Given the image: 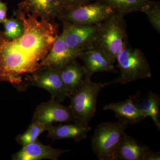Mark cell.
Listing matches in <instances>:
<instances>
[{"instance_id":"obj_1","label":"cell","mask_w":160,"mask_h":160,"mask_svg":"<svg viewBox=\"0 0 160 160\" xmlns=\"http://www.w3.org/2000/svg\"><path fill=\"white\" fill-rule=\"evenodd\" d=\"M14 16L23 23L22 34L9 39L0 31V82L12 84L23 91L28 76L41 69V63L58 36V25L40 19L18 9Z\"/></svg>"},{"instance_id":"obj_2","label":"cell","mask_w":160,"mask_h":160,"mask_svg":"<svg viewBox=\"0 0 160 160\" xmlns=\"http://www.w3.org/2000/svg\"><path fill=\"white\" fill-rule=\"evenodd\" d=\"M125 16L114 12L98 25L94 46L105 51L114 63L118 56L127 46L128 36Z\"/></svg>"},{"instance_id":"obj_3","label":"cell","mask_w":160,"mask_h":160,"mask_svg":"<svg viewBox=\"0 0 160 160\" xmlns=\"http://www.w3.org/2000/svg\"><path fill=\"white\" fill-rule=\"evenodd\" d=\"M106 87L104 83L92 82L91 78L86 77L79 89L69 96V105L75 123L84 126H89L96 110L99 93Z\"/></svg>"},{"instance_id":"obj_4","label":"cell","mask_w":160,"mask_h":160,"mask_svg":"<svg viewBox=\"0 0 160 160\" xmlns=\"http://www.w3.org/2000/svg\"><path fill=\"white\" fill-rule=\"evenodd\" d=\"M129 125L118 120L101 123L96 127L91 138V147L98 159L113 160L123 133Z\"/></svg>"},{"instance_id":"obj_5","label":"cell","mask_w":160,"mask_h":160,"mask_svg":"<svg viewBox=\"0 0 160 160\" xmlns=\"http://www.w3.org/2000/svg\"><path fill=\"white\" fill-rule=\"evenodd\" d=\"M116 61L120 69V75L113 81L104 83L105 86L118 83L124 85L151 77L148 61L139 49L127 46L118 56Z\"/></svg>"},{"instance_id":"obj_6","label":"cell","mask_w":160,"mask_h":160,"mask_svg":"<svg viewBox=\"0 0 160 160\" xmlns=\"http://www.w3.org/2000/svg\"><path fill=\"white\" fill-rule=\"evenodd\" d=\"M114 12L109 6L96 1L64 10L58 19L73 24L99 25Z\"/></svg>"},{"instance_id":"obj_7","label":"cell","mask_w":160,"mask_h":160,"mask_svg":"<svg viewBox=\"0 0 160 160\" xmlns=\"http://www.w3.org/2000/svg\"><path fill=\"white\" fill-rule=\"evenodd\" d=\"M29 86L45 89L49 92L52 98L61 102L69 96L58 69L41 68L37 72L28 76L23 84L24 90Z\"/></svg>"},{"instance_id":"obj_8","label":"cell","mask_w":160,"mask_h":160,"mask_svg":"<svg viewBox=\"0 0 160 160\" xmlns=\"http://www.w3.org/2000/svg\"><path fill=\"white\" fill-rule=\"evenodd\" d=\"M62 33L68 46L82 52L95 45L97 38L98 25H81L62 21Z\"/></svg>"},{"instance_id":"obj_9","label":"cell","mask_w":160,"mask_h":160,"mask_svg":"<svg viewBox=\"0 0 160 160\" xmlns=\"http://www.w3.org/2000/svg\"><path fill=\"white\" fill-rule=\"evenodd\" d=\"M32 122L52 125L54 123L75 122V119L69 106H64L59 100L51 98L37 106Z\"/></svg>"},{"instance_id":"obj_10","label":"cell","mask_w":160,"mask_h":160,"mask_svg":"<svg viewBox=\"0 0 160 160\" xmlns=\"http://www.w3.org/2000/svg\"><path fill=\"white\" fill-rule=\"evenodd\" d=\"M82 52L70 48L62 35H58L51 49L41 63V68L59 69L69 62L76 60Z\"/></svg>"},{"instance_id":"obj_11","label":"cell","mask_w":160,"mask_h":160,"mask_svg":"<svg viewBox=\"0 0 160 160\" xmlns=\"http://www.w3.org/2000/svg\"><path fill=\"white\" fill-rule=\"evenodd\" d=\"M78 58L84 63L86 77L91 78L92 74L98 72H117L109 56L98 46H94L82 52Z\"/></svg>"},{"instance_id":"obj_12","label":"cell","mask_w":160,"mask_h":160,"mask_svg":"<svg viewBox=\"0 0 160 160\" xmlns=\"http://www.w3.org/2000/svg\"><path fill=\"white\" fill-rule=\"evenodd\" d=\"M18 9L49 22H54L63 11L58 0H23Z\"/></svg>"},{"instance_id":"obj_13","label":"cell","mask_w":160,"mask_h":160,"mask_svg":"<svg viewBox=\"0 0 160 160\" xmlns=\"http://www.w3.org/2000/svg\"><path fill=\"white\" fill-rule=\"evenodd\" d=\"M69 150L55 149L44 145L38 139L34 142L22 146L20 150L12 154V160H58L59 158Z\"/></svg>"},{"instance_id":"obj_14","label":"cell","mask_w":160,"mask_h":160,"mask_svg":"<svg viewBox=\"0 0 160 160\" xmlns=\"http://www.w3.org/2000/svg\"><path fill=\"white\" fill-rule=\"evenodd\" d=\"M151 150L149 146L124 132L113 160H144Z\"/></svg>"},{"instance_id":"obj_15","label":"cell","mask_w":160,"mask_h":160,"mask_svg":"<svg viewBox=\"0 0 160 160\" xmlns=\"http://www.w3.org/2000/svg\"><path fill=\"white\" fill-rule=\"evenodd\" d=\"M72 123L51 125L47 130L48 137L53 140L73 139L77 142L85 139L88 132L91 130V127Z\"/></svg>"},{"instance_id":"obj_16","label":"cell","mask_w":160,"mask_h":160,"mask_svg":"<svg viewBox=\"0 0 160 160\" xmlns=\"http://www.w3.org/2000/svg\"><path fill=\"white\" fill-rule=\"evenodd\" d=\"M58 71L69 96L79 89L87 75L86 69L78 62L77 59L69 62Z\"/></svg>"},{"instance_id":"obj_17","label":"cell","mask_w":160,"mask_h":160,"mask_svg":"<svg viewBox=\"0 0 160 160\" xmlns=\"http://www.w3.org/2000/svg\"><path fill=\"white\" fill-rule=\"evenodd\" d=\"M138 109L145 118H151L154 125L160 130V97L153 92H148L144 97L140 92L131 96Z\"/></svg>"},{"instance_id":"obj_18","label":"cell","mask_w":160,"mask_h":160,"mask_svg":"<svg viewBox=\"0 0 160 160\" xmlns=\"http://www.w3.org/2000/svg\"><path fill=\"white\" fill-rule=\"evenodd\" d=\"M103 109L113 111L118 120L125 121L129 125H135L146 118L138 109L131 96L124 101L107 104Z\"/></svg>"},{"instance_id":"obj_19","label":"cell","mask_w":160,"mask_h":160,"mask_svg":"<svg viewBox=\"0 0 160 160\" xmlns=\"http://www.w3.org/2000/svg\"><path fill=\"white\" fill-rule=\"evenodd\" d=\"M107 5L117 13L124 15L141 12L149 0H95Z\"/></svg>"},{"instance_id":"obj_20","label":"cell","mask_w":160,"mask_h":160,"mask_svg":"<svg viewBox=\"0 0 160 160\" xmlns=\"http://www.w3.org/2000/svg\"><path fill=\"white\" fill-rule=\"evenodd\" d=\"M50 126L38 122H32L24 133L17 136L16 142L22 146L34 142L38 139L40 135L48 130Z\"/></svg>"},{"instance_id":"obj_21","label":"cell","mask_w":160,"mask_h":160,"mask_svg":"<svg viewBox=\"0 0 160 160\" xmlns=\"http://www.w3.org/2000/svg\"><path fill=\"white\" fill-rule=\"evenodd\" d=\"M154 30L160 33V3L149 0L143 9Z\"/></svg>"},{"instance_id":"obj_22","label":"cell","mask_w":160,"mask_h":160,"mask_svg":"<svg viewBox=\"0 0 160 160\" xmlns=\"http://www.w3.org/2000/svg\"><path fill=\"white\" fill-rule=\"evenodd\" d=\"M3 25L4 28L3 33L9 39L17 38L22 34L24 30L23 23L17 17L7 18L3 23Z\"/></svg>"},{"instance_id":"obj_23","label":"cell","mask_w":160,"mask_h":160,"mask_svg":"<svg viewBox=\"0 0 160 160\" xmlns=\"http://www.w3.org/2000/svg\"><path fill=\"white\" fill-rule=\"evenodd\" d=\"M63 11L90 3L93 0H58Z\"/></svg>"},{"instance_id":"obj_24","label":"cell","mask_w":160,"mask_h":160,"mask_svg":"<svg viewBox=\"0 0 160 160\" xmlns=\"http://www.w3.org/2000/svg\"><path fill=\"white\" fill-rule=\"evenodd\" d=\"M8 7L7 4L0 0V23H4L7 19Z\"/></svg>"},{"instance_id":"obj_25","label":"cell","mask_w":160,"mask_h":160,"mask_svg":"<svg viewBox=\"0 0 160 160\" xmlns=\"http://www.w3.org/2000/svg\"><path fill=\"white\" fill-rule=\"evenodd\" d=\"M160 152H154L151 150L146 155L144 160H160Z\"/></svg>"}]
</instances>
